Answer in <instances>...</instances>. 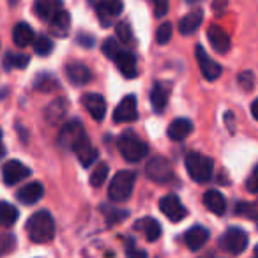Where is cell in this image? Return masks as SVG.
<instances>
[{
	"mask_svg": "<svg viewBox=\"0 0 258 258\" xmlns=\"http://www.w3.org/2000/svg\"><path fill=\"white\" fill-rule=\"evenodd\" d=\"M13 246H15V237H13V235L0 237V254H4V253H8V251H11Z\"/></svg>",
	"mask_w": 258,
	"mask_h": 258,
	"instance_id": "60d3db41",
	"label": "cell"
},
{
	"mask_svg": "<svg viewBox=\"0 0 258 258\" xmlns=\"http://www.w3.org/2000/svg\"><path fill=\"white\" fill-rule=\"evenodd\" d=\"M204 205L209 209V211L214 212V214H218V216L225 214V211H226L225 197H223V195L219 193V191H216V189L205 191V195H204Z\"/></svg>",
	"mask_w": 258,
	"mask_h": 258,
	"instance_id": "484cf974",
	"label": "cell"
},
{
	"mask_svg": "<svg viewBox=\"0 0 258 258\" xmlns=\"http://www.w3.org/2000/svg\"><path fill=\"white\" fill-rule=\"evenodd\" d=\"M117 149L122 154V158L129 163H138L144 158H147L149 147L142 138H138V135H135L133 131H124L117 140Z\"/></svg>",
	"mask_w": 258,
	"mask_h": 258,
	"instance_id": "3957f363",
	"label": "cell"
},
{
	"mask_svg": "<svg viewBox=\"0 0 258 258\" xmlns=\"http://www.w3.org/2000/svg\"><path fill=\"white\" fill-rule=\"evenodd\" d=\"M239 82H240V85H242L244 89L249 90L251 87H253V75H251L249 71L242 73V75H239Z\"/></svg>",
	"mask_w": 258,
	"mask_h": 258,
	"instance_id": "7bdbcfd3",
	"label": "cell"
},
{
	"mask_svg": "<svg viewBox=\"0 0 258 258\" xmlns=\"http://www.w3.org/2000/svg\"><path fill=\"white\" fill-rule=\"evenodd\" d=\"M152 4H154V13L158 18L168 13V0H152Z\"/></svg>",
	"mask_w": 258,
	"mask_h": 258,
	"instance_id": "ab89813d",
	"label": "cell"
},
{
	"mask_svg": "<svg viewBox=\"0 0 258 258\" xmlns=\"http://www.w3.org/2000/svg\"><path fill=\"white\" fill-rule=\"evenodd\" d=\"M29 60L30 58L27 57V55H15V53H11V51H8L4 58V66H6V69H13V68L23 69L29 66Z\"/></svg>",
	"mask_w": 258,
	"mask_h": 258,
	"instance_id": "4dcf8cb0",
	"label": "cell"
},
{
	"mask_svg": "<svg viewBox=\"0 0 258 258\" xmlns=\"http://www.w3.org/2000/svg\"><path fill=\"white\" fill-rule=\"evenodd\" d=\"M115 32H117V39L120 41V43H124V44L135 43L133 30H131L127 22H118L117 27H115Z\"/></svg>",
	"mask_w": 258,
	"mask_h": 258,
	"instance_id": "d6a6232c",
	"label": "cell"
},
{
	"mask_svg": "<svg viewBox=\"0 0 258 258\" xmlns=\"http://www.w3.org/2000/svg\"><path fill=\"white\" fill-rule=\"evenodd\" d=\"M103 53L106 55L111 62L117 64L118 71H120L125 78H135V76L138 75L137 57L129 50H124L113 37H108L103 43Z\"/></svg>",
	"mask_w": 258,
	"mask_h": 258,
	"instance_id": "6da1fadb",
	"label": "cell"
},
{
	"mask_svg": "<svg viewBox=\"0 0 258 258\" xmlns=\"http://www.w3.org/2000/svg\"><path fill=\"white\" fill-rule=\"evenodd\" d=\"M108 170L110 168H108L106 163H99V165L94 168V172L90 173V186H94V187L103 186V182L108 177Z\"/></svg>",
	"mask_w": 258,
	"mask_h": 258,
	"instance_id": "1f68e13d",
	"label": "cell"
},
{
	"mask_svg": "<svg viewBox=\"0 0 258 258\" xmlns=\"http://www.w3.org/2000/svg\"><path fill=\"white\" fill-rule=\"evenodd\" d=\"M135 182H137V173L131 170H120L115 173L108 186V198L111 202H125L133 195Z\"/></svg>",
	"mask_w": 258,
	"mask_h": 258,
	"instance_id": "277c9868",
	"label": "cell"
},
{
	"mask_svg": "<svg viewBox=\"0 0 258 258\" xmlns=\"http://www.w3.org/2000/svg\"><path fill=\"white\" fill-rule=\"evenodd\" d=\"M18 209L15 205H11L9 202H0V225L2 226H13L18 221Z\"/></svg>",
	"mask_w": 258,
	"mask_h": 258,
	"instance_id": "f1b7e54d",
	"label": "cell"
},
{
	"mask_svg": "<svg viewBox=\"0 0 258 258\" xmlns=\"http://www.w3.org/2000/svg\"><path fill=\"white\" fill-rule=\"evenodd\" d=\"M186 170L195 182H209L214 173V163L211 158L200 154V152H189L186 156Z\"/></svg>",
	"mask_w": 258,
	"mask_h": 258,
	"instance_id": "5b68a950",
	"label": "cell"
},
{
	"mask_svg": "<svg viewBox=\"0 0 258 258\" xmlns=\"http://www.w3.org/2000/svg\"><path fill=\"white\" fill-rule=\"evenodd\" d=\"M66 76L73 85H87L92 80V73L82 62H69L66 66Z\"/></svg>",
	"mask_w": 258,
	"mask_h": 258,
	"instance_id": "2e32d148",
	"label": "cell"
},
{
	"mask_svg": "<svg viewBox=\"0 0 258 258\" xmlns=\"http://www.w3.org/2000/svg\"><path fill=\"white\" fill-rule=\"evenodd\" d=\"M124 9L122 0H99L96 4V11L99 16V22L104 27H108L115 20V16H118Z\"/></svg>",
	"mask_w": 258,
	"mask_h": 258,
	"instance_id": "5bb4252c",
	"label": "cell"
},
{
	"mask_svg": "<svg viewBox=\"0 0 258 258\" xmlns=\"http://www.w3.org/2000/svg\"><path fill=\"white\" fill-rule=\"evenodd\" d=\"M207 39L211 43V46L214 48V51L218 53H226L230 50V37L221 27L218 25H211L207 30Z\"/></svg>",
	"mask_w": 258,
	"mask_h": 258,
	"instance_id": "e0dca14e",
	"label": "cell"
},
{
	"mask_svg": "<svg viewBox=\"0 0 258 258\" xmlns=\"http://www.w3.org/2000/svg\"><path fill=\"white\" fill-rule=\"evenodd\" d=\"M76 43L83 48H92L96 44V39H94V36H89V34H78L76 36Z\"/></svg>",
	"mask_w": 258,
	"mask_h": 258,
	"instance_id": "b9f144b4",
	"label": "cell"
},
{
	"mask_svg": "<svg viewBox=\"0 0 258 258\" xmlns=\"http://www.w3.org/2000/svg\"><path fill=\"white\" fill-rule=\"evenodd\" d=\"M228 6V0H214V4H212V9H214L216 13H221L223 9Z\"/></svg>",
	"mask_w": 258,
	"mask_h": 258,
	"instance_id": "ee69618b",
	"label": "cell"
},
{
	"mask_svg": "<svg viewBox=\"0 0 258 258\" xmlns=\"http://www.w3.org/2000/svg\"><path fill=\"white\" fill-rule=\"evenodd\" d=\"M200 0H186V4H198Z\"/></svg>",
	"mask_w": 258,
	"mask_h": 258,
	"instance_id": "681fc988",
	"label": "cell"
},
{
	"mask_svg": "<svg viewBox=\"0 0 258 258\" xmlns=\"http://www.w3.org/2000/svg\"><path fill=\"white\" fill-rule=\"evenodd\" d=\"M2 175H4V182L8 186H15V184L22 182L23 179L30 175V168L25 166L22 161H16V159H11L4 165L2 168Z\"/></svg>",
	"mask_w": 258,
	"mask_h": 258,
	"instance_id": "4fadbf2b",
	"label": "cell"
},
{
	"mask_svg": "<svg viewBox=\"0 0 258 258\" xmlns=\"http://www.w3.org/2000/svg\"><path fill=\"white\" fill-rule=\"evenodd\" d=\"M168 97H170V87L163 82L154 83L151 90V104H152V110L156 113H163L168 104Z\"/></svg>",
	"mask_w": 258,
	"mask_h": 258,
	"instance_id": "d6986e66",
	"label": "cell"
},
{
	"mask_svg": "<svg viewBox=\"0 0 258 258\" xmlns=\"http://www.w3.org/2000/svg\"><path fill=\"white\" fill-rule=\"evenodd\" d=\"M145 175L152 180V182L158 184H166L173 179V166L163 156H156L151 158L145 165Z\"/></svg>",
	"mask_w": 258,
	"mask_h": 258,
	"instance_id": "8992f818",
	"label": "cell"
},
{
	"mask_svg": "<svg viewBox=\"0 0 258 258\" xmlns=\"http://www.w3.org/2000/svg\"><path fill=\"white\" fill-rule=\"evenodd\" d=\"M50 30L53 36L57 37H68L69 29H71V18H69V13L60 9L53 18L50 20Z\"/></svg>",
	"mask_w": 258,
	"mask_h": 258,
	"instance_id": "603a6c76",
	"label": "cell"
},
{
	"mask_svg": "<svg viewBox=\"0 0 258 258\" xmlns=\"http://www.w3.org/2000/svg\"><path fill=\"white\" fill-rule=\"evenodd\" d=\"M71 151L76 154V158H78L80 165H82L83 168H89V166L97 159V149L90 144V140H89L87 135H83V137L80 138L75 145H73Z\"/></svg>",
	"mask_w": 258,
	"mask_h": 258,
	"instance_id": "7c38bea8",
	"label": "cell"
},
{
	"mask_svg": "<svg viewBox=\"0 0 258 258\" xmlns=\"http://www.w3.org/2000/svg\"><path fill=\"white\" fill-rule=\"evenodd\" d=\"M58 87V80L50 73H39L34 80V89L39 92H53Z\"/></svg>",
	"mask_w": 258,
	"mask_h": 258,
	"instance_id": "f546056e",
	"label": "cell"
},
{
	"mask_svg": "<svg viewBox=\"0 0 258 258\" xmlns=\"http://www.w3.org/2000/svg\"><path fill=\"white\" fill-rule=\"evenodd\" d=\"M251 258H258V246L254 247V251H253V256H251Z\"/></svg>",
	"mask_w": 258,
	"mask_h": 258,
	"instance_id": "c3c4849f",
	"label": "cell"
},
{
	"mask_svg": "<svg viewBox=\"0 0 258 258\" xmlns=\"http://www.w3.org/2000/svg\"><path fill=\"white\" fill-rule=\"evenodd\" d=\"M246 189L249 193L258 195V165L253 168V172L249 173V177L246 179Z\"/></svg>",
	"mask_w": 258,
	"mask_h": 258,
	"instance_id": "74e56055",
	"label": "cell"
},
{
	"mask_svg": "<svg viewBox=\"0 0 258 258\" xmlns=\"http://www.w3.org/2000/svg\"><path fill=\"white\" fill-rule=\"evenodd\" d=\"M34 51H36L37 55L46 57V55H50L51 51H53V41L46 36L36 37V41H34Z\"/></svg>",
	"mask_w": 258,
	"mask_h": 258,
	"instance_id": "836d02e7",
	"label": "cell"
},
{
	"mask_svg": "<svg viewBox=\"0 0 258 258\" xmlns=\"http://www.w3.org/2000/svg\"><path fill=\"white\" fill-rule=\"evenodd\" d=\"M4 154H6V149L2 145V131H0V158H4Z\"/></svg>",
	"mask_w": 258,
	"mask_h": 258,
	"instance_id": "bcb514c9",
	"label": "cell"
},
{
	"mask_svg": "<svg viewBox=\"0 0 258 258\" xmlns=\"http://www.w3.org/2000/svg\"><path fill=\"white\" fill-rule=\"evenodd\" d=\"M219 247L232 254L244 253L247 247V233L239 226H232L219 237Z\"/></svg>",
	"mask_w": 258,
	"mask_h": 258,
	"instance_id": "52a82bcc",
	"label": "cell"
},
{
	"mask_svg": "<svg viewBox=\"0 0 258 258\" xmlns=\"http://www.w3.org/2000/svg\"><path fill=\"white\" fill-rule=\"evenodd\" d=\"M82 103H83V108L90 113V117L94 120H103L104 118V113H106V101L101 94H96V92H89L82 97Z\"/></svg>",
	"mask_w": 258,
	"mask_h": 258,
	"instance_id": "9a60e30c",
	"label": "cell"
},
{
	"mask_svg": "<svg viewBox=\"0 0 258 258\" xmlns=\"http://www.w3.org/2000/svg\"><path fill=\"white\" fill-rule=\"evenodd\" d=\"M202 20H204V15L202 11H193L189 15H186L182 20L179 22V30L182 36H191L198 30V27L202 25Z\"/></svg>",
	"mask_w": 258,
	"mask_h": 258,
	"instance_id": "83f0119b",
	"label": "cell"
},
{
	"mask_svg": "<svg viewBox=\"0 0 258 258\" xmlns=\"http://www.w3.org/2000/svg\"><path fill=\"white\" fill-rule=\"evenodd\" d=\"M137 230H142L149 242H154L161 237V225L154 218H144L137 223Z\"/></svg>",
	"mask_w": 258,
	"mask_h": 258,
	"instance_id": "4316f807",
	"label": "cell"
},
{
	"mask_svg": "<svg viewBox=\"0 0 258 258\" xmlns=\"http://www.w3.org/2000/svg\"><path fill=\"white\" fill-rule=\"evenodd\" d=\"M198 258H216L212 253H207V254H204V256H198Z\"/></svg>",
	"mask_w": 258,
	"mask_h": 258,
	"instance_id": "7dc6e473",
	"label": "cell"
},
{
	"mask_svg": "<svg viewBox=\"0 0 258 258\" xmlns=\"http://www.w3.org/2000/svg\"><path fill=\"white\" fill-rule=\"evenodd\" d=\"M125 256L127 258H147V253L144 249H138L133 244V240H129V244L125 246Z\"/></svg>",
	"mask_w": 258,
	"mask_h": 258,
	"instance_id": "f35d334b",
	"label": "cell"
},
{
	"mask_svg": "<svg viewBox=\"0 0 258 258\" xmlns=\"http://www.w3.org/2000/svg\"><path fill=\"white\" fill-rule=\"evenodd\" d=\"M209 240V230L202 225H195L184 235V242L191 251H198L200 247L205 246V242Z\"/></svg>",
	"mask_w": 258,
	"mask_h": 258,
	"instance_id": "ac0fdd59",
	"label": "cell"
},
{
	"mask_svg": "<svg viewBox=\"0 0 258 258\" xmlns=\"http://www.w3.org/2000/svg\"><path fill=\"white\" fill-rule=\"evenodd\" d=\"M172 23L170 22H165L158 27V32H156V41L159 44H166L170 39H172Z\"/></svg>",
	"mask_w": 258,
	"mask_h": 258,
	"instance_id": "e575fe53",
	"label": "cell"
},
{
	"mask_svg": "<svg viewBox=\"0 0 258 258\" xmlns=\"http://www.w3.org/2000/svg\"><path fill=\"white\" fill-rule=\"evenodd\" d=\"M85 135V129H83V124L80 120H71L60 129V133H58V145L64 149H71L80 138Z\"/></svg>",
	"mask_w": 258,
	"mask_h": 258,
	"instance_id": "8fae6325",
	"label": "cell"
},
{
	"mask_svg": "<svg viewBox=\"0 0 258 258\" xmlns=\"http://www.w3.org/2000/svg\"><path fill=\"white\" fill-rule=\"evenodd\" d=\"M13 41H15V44L20 48L30 46V44H34V41H36L34 29L25 22L18 23V25L13 29Z\"/></svg>",
	"mask_w": 258,
	"mask_h": 258,
	"instance_id": "cb8c5ba5",
	"label": "cell"
},
{
	"mask_svg": "<svg viewBox=\"0 0 258 258\" xmlns=\"http://www.w3.org/2000/svg\"><path fill=\"white\" fill-rule=\"evenodd\" d=\"M27 233L36 244L50 242L55 235V221L48 211H37L27 221Z\"/></svg>",
	"mask_w": 258,
	"mask_h": 258,
	"instance_id": "7a4b0ae2",
	"label": "cell"
},
{
	"mask_svg": "<svg viewBox=\"0 0 258 258\" xmlns=\"http://www.w3.org/2000/svg\"><path fill=\"white\" fill-rule=\"evenodd\" d=\"M103 211L106 212V219L110 225L113 223H120L122 219L127 218V211H122V209H108V207H103Z\"/></svg>",
	"mask_w": 258,
	"mask_h": 258,
	"instance_id": "8d00e7d4",
	"label": "cell"
},
{
	"mask_svg": "<svg viewBox=\"0 0 258 258\" xmlns=\"http://www.w3.org/2000/svg\"><path fill=\"white\" fill-rule=\"evenodd\" d=\"M60 9H62L60 0H36L34 2V13L43 22H50Z\"/></svg>",
	"mask_w": 258,
	"mask_h": 258,
	"instance_id": "ffe728a7",
	"label": "cell"
},
{
	"mask_svg": "<svg viewBox=\"0 0 258 258\" xmlns=\"http://www.w3.org/2000/svg\"><path fill=\"white\" fill-rule=\"evenodd\" d=\"M251 115L254 117V120H258V99H254L251 104Z\"/></svg>",
	"mask_w": 258,
	"mask_h": 258,
	"instance_id": "f6af8a7d",
	"label": "cell"
},
{
	"mask_svg": "<svg viewBox=\"0 0 258 258\" xmlns=\"http://www.w3.org/2000/svg\"><path fill=\"white\" fill-rule=\"evenodd\" d=\"M235 212L251 219H258V204H237Z\"/></svg>",
	"mask_w": 258,
	"mask_h": 258,
	"instance_id": "d590c367",
	"label": "cell"
},
{
	"mask_svg": "<svg viewBox=\"0 0 258 258\" xmlns=\"http://www.w3.org/2000/svg\"><path fill=\"white\" fill-rule=\"evenodd\" d=\"M66 113H68V101L64 97L51 101L46 106V110H44V117H46V120L50 124H58L60 120H64Z\"/></svg>",
	"mask_w": 258,
	"mask_h": 258,
	"instance_id": "d4e9b609",
	"label": "cell"
},
{
	"mask_svg": "<svg viewBox=\"0 0 258 258\" xmlns=\"http://www.w3.org/2000/svg\"><path fill=\"white\" fill-rule=\"evenodd\" d=\"M138 118V106H137V97L125 96L124 99L118 103V106L113 111V122L115 124H127Z\"/></svg>",
	"mask_w": 258,
	"mask_h": 258,
	"instance_id": "ba28073f",
	"label": "cell"
},
{
	"mask_svg": "<svg viewBox=\"0 0 258 258\" xmlns=\"http://www.w3.org/2000/svg\"><path fill=\"white\" fill-rule=\"evenodd\" d=\"M191 133H193V122L189 118H175L168 125V138L173 142L186 140Z\"/></svg>",
	"mask_w": 258,
	"mask_h": 258,
	"instance_id": "44dd1931",
	"label": "cell"
},
{
	"mask_svg": "<svg viewBox=\"0 0 258 258\" xmlns=\"http://www.w3.org/2000/svg\"><path fill=\"white\" fill-rule=\"evenodd\" d=\"M43 195H44V187L41 186V182H29L23 187H20L16 197H18V200L22 204L32 205L36 202H39L43 198Z\"/></svg>",
	"mask_w": 258,
	"mask_h": 258,
	"instance_id": "7402d4cb",
	"label": "cell"
},
{
	"mask_svg": "<svg viewBox=\"0 0 258 258\" xmlns=\"http://www.w3.org/2000/svg\"><path fill=\"white\" fill-rule=\"evenodd\" d=\"M195 53H197V62H198V66H200V71H202V75H204L205 80L214 82V80H218L219 76H221V71H223L221 66L209 57L207 51L204 50V46L198 44L197 50H195Z\"/></svg>",
	"mask_w": 258,
	"mask_h": 258,
	"instance_id": "30bf717a",
	"label": "cell"
},
{
	"mask_svg": "<svg viewBox=\"0 0 258 258\" xmlns=\"http://www.w3.org/2000/svg\"><path fill=\"white\" fill-rule=\"evenodd\" d=\"M159 209H161L163 214L173 223L182 221V219L187 216L186 207L180 204L177 195H166V197H163L161 200H159Z\"/></svg>",
	"mask_w": 258,
	"mask_h": 258,
	"instance_id": "9c48e42d",
	"label": "cell"
}]
</instances>
